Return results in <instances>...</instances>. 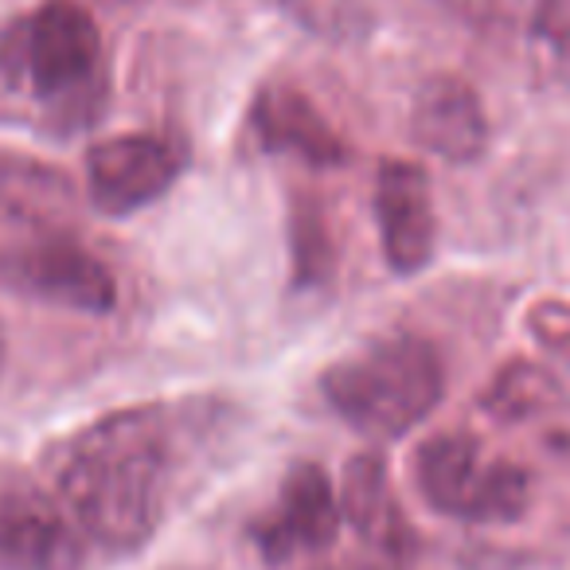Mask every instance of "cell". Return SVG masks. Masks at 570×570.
<instances>
[{
  "mask_svg": "<svg viewBox=\"0 0 570 570\" xmlns=\"http://www.w3.org/2000/svg\"><path fill=\"white\" fill-rule=\"evenodd\" d=\"M333 570H391V567H333Z\"/></svg>",
  "mask_w": 570,
  "mask_h": 570,
  "instance_id": "17",
  "label": "cell"
},
{
  "mask_svg": "<svg viewBox=\"0 0 570 570\" xmlns=\"http://www.w3.org/2000/svg\"><path fill=\"white\" fill-rule=\"evenodd\" d=\"M321 391L360 434L403 438L442 403L445 367L422 336H383L325 367Z\"/></svg>",
  "mask_w": 570,
  "mask_h": 570,
  "instance_id": "2",
  "label": "cell"
},
{
  "mask_svg": "<svg viewBox=\"0 0 570 570\" xmlns=\"http://www.w3.org/2000/svg\"><path fill=\"white\" fill-rule=\"evenodd\" d=\"M250 129L266 153L297 157L313 168H341L348 145L297 87H262L250 110Z\"/></svg>",
  "mask_w": 570,
  "mask_h": 570,
  "instance_id": "11",
  "label": "cell"
},
{
  "mask_svg": "<svg viewBox=\"0 0 570 570\" xmlns=\"http://www.w3.org/2000/svg\"><path fill=\"white\" fill-rule=\"evenodd\" d=\"M341 515L364 535L375 551L383 554H406L414 547V531L399 504L395 489L387 481V469L372 453H360L344 465L341 481Z\"/></svg>",
  "mask_w": 570,
  "mask_h": 570,
  "instance_id": "12",
  "label": "cell"
},
{
  "mask_svg": "<svg viewBox=\"0 0 570 570\" xmlns=\"http://www.w3.org/2000/svg\"><path fill=\"white\" fill-rule=\"evenodd\" d=\"M67 207H71V188L63 176L36 165H20V160H0V212L40 223L56 219Z\"/></svg>",
  "mask_w": 570,
  "mask_h": 570,
  "instance_id": "13",
  "label": "cell"
},
{
  "mask_svg": "<svg viewBox=\"0 0 570 570\" xmlns=\"http://www.w3.org/2000/svg\"><path fill=\"white\" fill-rule=\"evenodd\" d=\"M17 289L40 297V302L63 305L79 313H110L118 302V285L114 274L75 238L48 235L40 243L20 246L4 266Z\"/></svg>",
  "mask_w": 570,
  "mask_h": 570,
  "instance_id": "6",
  "label": "cell"
},
{
  "mask_svg": "<svg viewBox=\"0 0 570 570\" xmlns=\"http://www.w3.org/2000/svg\"><path fill=\"white\" fill-rule=\"evenodd\" d=\"M180 157L168 141L149 134L106 137L87 153V188L98 212L129 215L149 207L173 188Z\"/></svg>",
  "mask_w": 570,
  "mask_h": 570,
  "instance_id": "8",
  "label": "cell"
},
{
  "mask_svg": "<svg viewBox=\"0 0 570 570\" xmlns=\"http://www.w3.org/2000/svg\"><path fill=\"white\" fill-rule=\"evenodd\" d=\"M59 500L87 539L106 551H137L168 504V430L157 411H118L63 445Z\"/></svg>",
  "mask_w": 570,
  "mask_h": 570,
  "instance_id": "1",
  "label": "cell"
},
{
  "mask_svg": "<svg viewBox=\"0 0 570 570\" xmlns=\"http://www.w3.org/2000/svg\"><path fill=\"white\" fill-rule=\"evenodd\" d=\"M375 223L383 258L395 274H419L434 258V199L430 180L411 160H383L375 173Z\"/></svg>",
  "mask_w": 570,
  "mask_h": 570,
  "instance_id": "9",
  "label": "cell"
},
{
  "mask_svg": "<svg viewBox=\"0 0 570 570\" xmlns=\"http://www.w3.org/2000/svg\"><path fill=\"white\" fill-rule=\"evenodd\" d=\"M289 250H294V282L302 289L325 285L333 277V238H328L325 212L317 204H297L294 223H289Z\"/></svg>",
  "mask_w": 570,
  "mask_h": 570,
  "instance_id": "14",
  "label": "cell"
},
{
  "mask_svg": "<svg viewBox=\"0 0 570 570\" xmlns=\"http://www.w3.org/2000/svg\"><path fill=\"white\" fill-rule=\"evenodd\" d=\"M0 67L40 102H87L102 75V36L95 17L75 0H48L17 32L4 36Z\"/></svg>",
  "mask_w": 570,
  "mask_h": 570,
  "instance_id": "3",
  "label": "cell"
},
{
  "mask_svg": "<svg viewBox=\"0 0 570 570\" xmlns=\"http://www.w3.org/2000/svg\"><path fill=\"white\" fill-rule=\"evenodd\" d=\"M411 134L434 157L450 165H473L489 145V118L469 82L453 75H434L414 95Z\"/></svg>",
  "mask_w": 570,
  "mask_h": 570,
  "instance_id": "10",
  "label": "cell"
},
{
  "mask_svg": "<svg viewBox=\"0 0 570 570\" xmlns=\"http://www.w3.org/2000/svg\"><path fill=\"white\" fill-rule=\"evenodd\" d=\"M0 364H4V333H0Z\"/></svg>",
  "mask_w": 570,
  "mask_h": 570,
  "instance_id": "18",
  "label": "cell"
},
{
  "mask_svg": "<svg viewBox=\"0 0 570 570\" xmlns=\"http://www.w3.org/2000/svg\"><path fill=\"white\" fill-rule=\"evenodd\" d=\"M535 36L554 51V56L570 59V0H539Z\"/></svg>",
  "mask_w": 570,
  "mask_h": 570,
  "instance_id": "16",
  "label": "cell"
},
{
  "mask_svg": "<svg viewBox=\"0 0 570 570\" xmlns=\"http://www.w3.org/2000/svg\"><path fill=\"white\" fill-rule=\"evenodd\" d=\"M414 481L434 512L465 523H508L531 500V476L469 434H438L414 458Z\"/></svg>",
  "mask_w": 570,
  "mask_h": 570,
  "instance_id": "4",
  "label": "cell"
},
{
  "mask_svg": "<svg viewBox=\"0 0 570 570\" xmlns=\"http://www.w3.org/2000/svg\"><path fill=\"white\" fill-rule=\"evenodd\" d=\"M547 391H551V383H547L543 372L515 364L512 372L500 375L497 387L489 391V406H492V414H504V419H512V414L539 411V406H543V399H547Z\"/></svg>",
  "mask_w": 570,
  "mask_h": 570,
  "instance_id": "15",
  "label": "cell"
},
{
  "mask_svg": "<svg viewBox=\"0 0 570 570\" xmlns=\"http://www.w3.org/2000/svg\"><path fill=\"white\" fill-rule=\"evenodd\" d=\"M82 531L32 476L0 473V570H79Z\"/></svg>",
  "mask_w": 570,
  "mask_h": 570,
  "instance_id": "5",
  "label": "cell"
},
{
  "mask_svg": "<svg viewBox=\"0 0 570 570\" xmlns=\"http://www.w3.org/2000/svg\"><path fill=\"white\" fill-rule=\"evenodd\" d=\"M336 523H341V500L333 492V481L321 465L302 461L285 473L274 512L254 523L250 539L262 559L277 567V562L325 551L336 535Z\"/></svg>",
  "mask_w": 570,
  "mask_h": 570,
  "instance_id": "7",
  "label": "cell"
}]
</instances>
